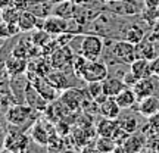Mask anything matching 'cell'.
I'll return each instance as SVG.
<instances>
[{"mask_svg": "<svg viewBox=\"0 0 159 153\" xmlns=\"http://www.w3.org/2000/svg\"><path fill=\"white\" fill-rule=\"evenodd\" d=\"M108 9L114 12L116 15H122V16H130V15H136L140 12V7L134 0H115V2H109Z\"/></svg>", "mask_w": 159, "mask_h": 153, "instance_id": "13", "label": "cell"}, {"mask_svg": "<svg viewBox=\"0 0 159 153\" xmlns=\"http://www.w3.org/2000/svg\"><path fill=\"white\" fill-rule=\"evenodd\" d=\"M31 137L25 134L22 127L9 124L7 131L5 134V138L2 142V150L3 152H12V153H21L28 149V143Z\"/></svg>", "mask_w": 159, "mask_h": 153, "instance_id": "1", "label": "cell"}, {"mask_svg": "<svg viewBox=\"0 0 159 153\" xmlns=\"http://www.w3.org/2000/svg\"><path fill=\"white\" fill-rule=\"evenodd\" d=\"M103 2H106V3H109V2H115V0H103Z\"/></svg>", "mask_w": 159, "mask_h": 153, "instance_id": "45", "label": "cell"}, {"mask_svg": "<svg viewBox=\"0 0 159 153\" xmlns=\"http://www.w3.org/2000/svg\"><path fill=\"white\" fill-rule=\"evenodd\" d=\"M87 57H84L83 55H77V56H74V59H72V74L77 77L78 79H81V75H83V71H84V66L85 63H87Z\"/></svg>", "mask_w": 159, "mask_h": 153, "instance_id": "33", "label": "cell"}, {"mask_svg": "<svg viewBox=\"0 0 159 153\" xmlns=\"http://www.w3.org/2000/svg\"><path fill=\"white\" fill-rule=\"evenodd\" d=\"M5 74H6V69H5V63H2L0 62V79L5 77Z\"/></svg>", "mask_w": 159, "mask_h": 153, "instance_id": "42", "label": "cell"}, {"mask_svg": "<svg viewBox=\"0 0 159 153\" xmlns=\"http://www.w3.org/2000/svg\"><path fill=\"white\" fill-rule=\"evenodd\" d=\"M53 134H56V128H55L53 125L47 124L43 119L35 121L34 124L31 125V128H30V137H31V140H33L35 144L43 146V147L47 146L49 138H50Z\"/></svg>", "mask_w": 159, "mask_h": 153, "instance_id": "5", "label": "cell"}, {"mask_svg": "<svg viewBox=\"0 0 159 153\" xmlns=\"http://www.w3.org/2000/svg\"><path fill=\"white\" fill-rule=\"evenodd\" d=\"M5 69L7 77H16V75H24L28 66V59L15 56V55H9L5 61Z\"/></svg>", "mask_w": 159, "mask_h": 153, "instance_id": "12", "label": "cell"}, {"mask_svg": "<svg viewBox=\"0 0 159 153\" xmlns=\"http://www.w3.org/2000/svg\"><path fill=\"white\" fill-rule=\"evenodd\" d=\"M112 55H114V57L118 62L125 63V65H131L139 57L137 44H133V43L122 38L121 41H116L114 44Z\"/></svg>", "mask_w": 159, "mask_h": 153, "instance_id": "4", "label": "cell"}, {"mask_svg": "<svg viewBox=\"0 0 159 153\" xmlns=\"http://www.w3.org/2000/svg\"><path fill=\"white\" fill-rule=\"evenodd\" d=\"M87 93H89V97L96 100L97 103H102L106 99L105 93H103V81L87 83Z\"/></svg>", "mask_w": 159, "mask_h": 153, "instance_id": "27", "label": "cell"}, {"mask_svg": "<svg viewBox=\"0 0 159 153\" xmlns=\"http://www.w3.org/2000/svg\"><path fill=\"white\" fill-rule=\"evenodd\" d=\"M148 124L152 127V128H159V110L158 112H155L153 115H150L148 118Z\"/></svg>", "mask_w": 159, "mask_h": 153, "instance_id": "38", "label": "cell"}, {"mask_svg": "<svg viewBox=\"0 0 159 153\" xmlns=\"http://www.w3.org/2000/svg\"><path fill=\"white\" fill-rule=\"evenodd\" d=\"M146 137L144 134H136L133 133L128 136V138L124 142V144L121 146L122 147V152L125 153H137V152H142L143 149H146Z\"/></svg>", "mask_w": 159, "mask_h": 153, "instance_id": "15", "label": "cell"}, {"mask_svg": "<svg viewBox=\"0 0 159 153\" xmlns=\"http://www.w3.org/2000/svg\"><path fill=\"white\" fill-rule=\"evenodd\" d=\"M24 97H25V103L30 105L35 112H44L46 109H47V106H49V102L37 91V88L31 84V81H28V84L25 87Z\"/></svg>", "mask_w": 159, "mask_h": 153, "instance_id": "9", "label": "cell"}, {"mask_svg": "<svg viewBox=\"0 0 159 153\" xmlns=\"http://www.w3.org/2000/svg\"><path fill=\"white\" fill-rule=\"evenodd\" d=\"M122 38L127 40V41H130V43H133V44H139L140 41H143V40L146 38V33H144V29H143L140 25L130 24V25L124 29Z\"/></svg>", "mask_w": 159, "mask_h": 153, "instance_id": "22", "label": "cell"}, {"mask_svg": "<svg viewBox=\"0 0 159 153\" xmlns=\"http://www.w3.org/2000/svg\"><path fill=\"white\" fill-rule=\"evenodd\" d=\"M63 138L59 134H53V136L49 138V143H47V146L46 147L49 149V150H62V149H65V146H63Z\"/></svg>", "mask_w": 159, "mask_h": 153, "instance_id": "34", "label": "cell"}, {"mask_svg": "<svg viewBox=\"0 0 159 153\" xmlns=\"http://www.w3.org/2000/svg\"><path fill=\"white\" fill-rule=\"evenodd\" d=\"M115 100H116V103L119 105L121 109H134L137 102H139L137 94L134 93V90L131 87H125L124 90L115 97Z\"/></svg>", "mask_w": 159, "mask_h": 153, "instance_id": "19", "label": "cell"}, {"mask_svg": "<svg viewBox=\"0 0 159 153\" xmlns=\"http://www.w3.org/2000/svg\"><path fill=\"white\" fill-rule=\"evenodd\" d=\"M125 87L127 85L122 78L118 77H108L106 79H103V93L106 97H116Z\"/></svg>", "mask_w": 159, "mask_h": 153, "instance_id": "17", "label": "cell"}, {"mask_svg": "<svg viewBox=\"0 0 159 153\" xmlns=\"http://www.w3.org/2000/svg\"><path fill=\"white\" fill-rule=\"evenodd\" d=\"M146 9H159V0H144Z\"/></svg>", "mask_w": 159, "mask_h": 153, "instance_id": "40", "label": "cell"}, {"mask_svg": "<svg viewBox=\"0 0 159 153\" xmlns=\"http://www.w3.org/2000/svg\"><path fill=\"white\" fill-rule=\"evenodd\" d=\"M128 136H130V134H128V133H127L125 130H122V128H121V127L118 125V128L115 130L112 138L115 140V143H116L118 146H122V144H124V142L127 140V138H128Z\"/></svg>", "mask_w": 159, "mask_h": 153, "instance_id": "35", "label": "cell"}, {"mask_svg": "<svg viewBox=\"0 0 159 153\" xmlns=\"http://www.w3.org/2000/svg\"><path fill=\"white\" fill-rule=\"evenodd\" d=\"M139 79H140V78H139V77H137V75L134 74L131 69L128 71V72H125V74L122 75V81L125 83V85H127V87H131V88L136 85V83L139 81Z\"/></svg>", "mask_w": 159, "mask_h": 153, "instance_id": "36", "label": "cell"}, {"mask_svg": "<svg viewBox=\"0 0 159 153\" xmlns=\"http://www.w3.org/2000/svg\"><path fill=\"white\" fill-rule=\"evenodd\" d=\"M30 40L34 43L35 46H39V47H44L49 41L52 40V35L46 31V29H43V28H40V29H37V31H34L33 33V35L30 37Z\"/></svg>", "mask_w": 159, "mask_h": 153, "instance_id": "32", "label": "cell"}, {"mask_svg": "<svg viewBox=\"0 0 159 153\" xmlns=\"http://www.w3.org/2000/svg\"><path fill=\"white\" fill-rule=\"evenodd\" d=\"M31 84L34 85L35 88H37V91H39L40 94L44 97L49 103L55 102V100L59 99V91L61 90H57L56 87L52 84L46 77H37V78H34L31 81Z\"/></svg>", "mask_w": 159, "mask_h": 153, "instance_id": "11", "label": "cell"}, {"mask_svg": "<svg viewBox=\"0 0 159 153\" xmlns=\"http://www.w3.org/2000/svg\"><path fill=\"white\" fill-rule=\"evenodd\" d=\"M19 33H22L18 22H6L3 19H0V40H11L13 37H16Z\"/></svg>", "mask_w": 159, "mask_h": 153, "instance_id": "25", "label": "cell"}, {"mask_svg": "<svg viewBox=\"0 0 159 153\" xmlns=\"http://www.w3.org/2000/svg\"><path fill=\"white\" fill-rule=\"evenodd\" d=\"M152 78H153V77L140 78L136 83V85L133 87V90H134V93L137 94V99H139V100L143 99V97L155 94V84H153V81H152Z\"/></svg>", "mask_w": 159, "mask_h": 153, "instance_id": "21", "label": "cell"}, {"mask_svg": "<svg viewBox=\"0 0 159 153\" xmlns=\"http://www.w3.org/2000/svg\"><path fill=\"white\" fill-rule=\"evenodd\" d=\"M116 143L112 137H103L99 136V138L94 143V150L96 152H102V153H108V152H115L116 149Z\"/></svg>", "mask_w": 159, "mask_h": 153, "instance_id": "29", "label": "cell"}, {"mask_svg": "<svg viewBox=\"0 0 159 153\" xmlns=\"http://www.w3.org/2000/svg\"><path fill=\"white\" fill-rule=\"evenodd\" d=\"M103 53V40L97 34H87L81 40L80 55L87 57L89 61H97Z\"/></svg>", "mask_w": 159, "mask_h": 153, "instance_id": "3", "label": "cell"}, {"mask_svg": "<svg viewBox=\"0 0 159 153\" xmlns=\"http://www.w3.org/2000/svg\"><path fill=\"white\" fill-rule=\"evenodd\" d=\"M35 110L27 103H13L11 108L6 110L5 118L7 121V124L18 125V127H24L28 122L33 114Z\"/></svg>", "mask_w": 159, "mask_h": 153, "instance_id": "2", "label": "cell"}, {"mask_svg": "<svg viewBox=\"0 0 159 153\" xmlns=\"http://www.w3.org/2000/svg\"><path fill=\"white\" fill-rule=\"evenodd\" d=\"M152 75L153 78L159 79V56L152 59Z\"/></svg>", "mask_w": 159, "mask_h": 153, "instance_id": "39", "label": "cell"}, {"mask_svg": "<svg viewBox=\"0 0 159 153\" xmlns=\"http://www.w3.org/2000/svg\"><path fill=\"white\" fill-rule=\"evenodd\" d=\"M118 125L128 134H133L139 130V119L136 118V115H127V116H122L121 119L118 118Z\"/></svg>", "mask_w": 159, "mask_h": 153, "instance_id": "30", "label": "cell"}, {"mask_svg": "<svg viewBox=\"0 0 159 153\" xmlns=\"http://www.w3.org/2000/svg\"><path fill=\"white\" fill-rule=\"evenodd\" d=\"M74 5L75 3H72L71 0H61V3H57L56 6L52 7V13L69 19L74 15V7H75Z\"/></svg>", "mask_w": 159, "mask_h": 153, "instance_id": "26", "label": "cell"}, {"mask_svg": "<svg viewBox=\"0 0 159 153\" xmlns=\"http://www.w3.org/2000/svg\"><path fill=\"white\" fill-rule=\"evenodd\" d=\"M121 110L122 109L119 108L115 97H106L102 103H99V114L102 115L103 118L118 119L119 115H121Z\"/></svg>", "mask_w": 159, "mask_h": 153, "instance_id": "16", "label": "cell"}, {"mask_svg": "<svg viewBox=\"0 0 159 153\" xmlns=\"http://www.w3.org/2000/svg\"><path fill=\"white\" fill-rule=\"evenodd\" d=\"M37 22H39V16L35 15L33 11L25 9L21 12L19 19H18V25L22 33H28V31H34L37 28Z\"/></svg>", "mask_w": 159, "mask_h": 153, "instance_id": "20", "label": "cell"}, {"mask_svg": "<svg viewBox=\"0 0 159 153\" xmlns=\"http://www.w3.org/2000/svg\"><path fill=\"white\" fill-rule=\"evenodd\" d=\"M11 5H13V0H0V11Z\"/></svg>", "mask_w": 159, "mask_h": 153, "instance_id": "41", "label": "cell"}, {"mask_svg": "<svg viewBox=\"0 0 159 153\" xmlns=\"http://www.w3.org/2000/svg\"><path fill=\"white\" fill-rule=\"evenodd\" d=\"M130 69L139 78H149L152 75V61L146 57H137L134 62L130 65Z\"/></svg>", "mask_w": 159, "mask_h": 153, "instance_id": "18", "label": "cell"}, {"mask_svg": "<svg viewBox=\"0 0 159 153\" xmlns=\"http://www.w3.org/2000/svg\"><path fill=\"white\" fill-rule=\"evenodd\" d=\"M116 128H118V119L103 118L97 122L96 133L99 136H103V137H112Z\"/></svg>", "mask_w": 159, "mask_h": 153, "instance_id": "24", "label": "cell"}, {"mask_svg": "<svg viewBox=\"0 0 159 153\" xmlns=\"http://www.w3.org/2000/svg\"><path fill=\"white\" fill-rule=\"evenodd\" d=\"M21 9H18L15 5H11L5 7V9H2L0 11V19H3L6 22H18V19H19V15H21Z\"/></svg>", "mask_w": 159, "mask_h": 153, "instance_id": "31", "label": "cell"}, {"mask_svg": "<svg viewBox=\"0 0 159 153\" xmlns=\"http://www.w3.org/2000/svg\"><path fill=\"white\" fill-rule=\"evenodd\" d=\"M55 128H56V133L61 137H65L69 134V125L66 124V122H63V121H59V122L55 125Z\"/></svg>", "mask_w": 159, "mask_h": 153, "instance_id": "37", "label": "cell"}, {"mask_svg": "<svg viewBox=\"0 0 159 153\" xmlns=\"http://www.w3.org/2000/svg\"><path fill=\"white\" fill-rule=\"evenodd\" d=\"M46 78L50 81L52 84L56 87L57 90H66L69 88V79L65 74V71H61V69H55L53 72H49L46 75Z\"/></svg>", "mask_w": 159, "mask_h": 153, "instance_id": "23", "label": "cell"}, {"mask_svg": "<svg viewBox=\"0 0 159 153\" xmlns=\"http://www.w3.org/2000/svg\"><path fill=\"white\" fill-rule=\"evenodd\" d=\"M137 50H139V57H146V59H150V61L156 57L155 43L150 41L148 37L137 44Z\"/></svg>", "mask_w": 159, "mask_h": 153, "instance_id": "28", "label": "cell"}, {"mask_svg": "<svg viewBox=\"0 0 159 153\" xmlns=\"http://www.w3.org/2000/svg\"><path fill=\"white\" fill-rule=\"evenodd\" d=\"M59 100L66 106V108L71 110V112H74L77 109H80L83 106V103L85 100V94L83 90H80V88H66V90L63 91V94L59 97Z\"/></svg>", "mask_w": 159, "mask_h": 153, "instance_id": "10", "label": "cell"}, {"mask_svg": "<svg viewBox=\"0 0 159 153\" xmlns=\"http://www.w3.org/2000/svg\"><path fill=\"white\" fill-rule=\"evenodd\" d=\"M134 109L137 110V114H140V115H143V116L149 118L150 115H153L155 112L159 110V97H156L155 94L148 96V97H143V99H140V100L137 102Z\"/></svg>", "mask_w": 159, "mask_h": 153, "instance_id": "14", "label": "cell"}, {"mask_svg": "<svg viewBox=\"0 0 159 153\" xmlns=\"http://www.w3.org/2000/svg\"><path fill=\"white\" fill-rule=\"evenodd\" d=\"M72 59H74V53H72V50H71V47L68 44L56 49L49 57L52 68L61 69V71L66 68L72 69Z\"/></svg>", "mask_w": 159, "mask_h": 153, "instance_id": "7", "label": "cell"}, {"mask_svg": "<svg viewBox=\"0 0 159 153\" xmlns=\"http://www.w3.org/2000/svg\"><path fill=\"white\" fill-rule=\"evenodd\" d=\"M2 134H3V128H2V124H0V137H2Z\"/></svg>", "mask_w": 159, "mask_h": 153, "instance_id": "44", "label": "cell"}, {"mask_svg": "<svg viewBox=\"0 0 159 153\" xmlns=\"http://www.w3.org/2000/svg\"><path fill=\"white\" fill-rule=\"evenodd\" d=\"M41 28L46 29L52 37H56L63 33H69V19L57 16V15H52L49 18H44Z\"/></svg>", "mask_w": 159, "mask_h": 153, "instance_id": "8", "label": "cell"}, {"mask_svg": "<svg viewBox=\"0 0 159 153\" xmlns=\"http://www.w3.org/2000/svg\"><path fill=\"white\" fill-rule=\"evenodd\" d=\"M71 2H72V3H75V5H81L84 0H71Z\"/></svg>", "mask_w": 159, "mask_h": 153, "instance_id": "43", "label": "cell"}, {"mask_svg": "<svg viewBox=\"0 0 159 153\" xmlns=\"http://www.w3.org/2000/svg\"><path fill=\"white\" fill-rule=\"evenodd\" d=\"M109 69L108 65L105 62H100L99 59L97 61H87L81 75V79L84 83H93V81H103V79L108 78Z\"/></svg>", "mask_w": 159, "mask_h": 153, "instance_id": "6", "label": "cell"}]
</instances>
